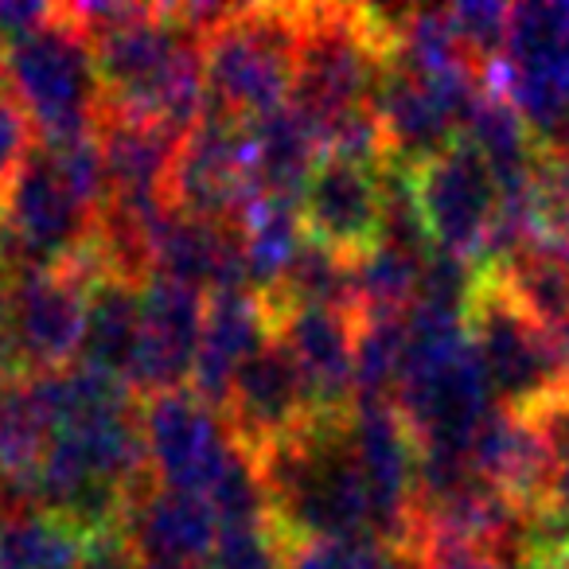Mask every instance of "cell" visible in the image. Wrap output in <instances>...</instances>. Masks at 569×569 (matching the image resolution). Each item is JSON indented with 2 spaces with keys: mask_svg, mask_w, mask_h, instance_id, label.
Here are the masks:
<instances>
[{
  "mask_svg": "<svg viewBox=\"0 0 569 569\" xmlns=\"http://www.w3.org/2000/svg\"><path fill=\"white\" fill-rule=\"evenodd\" d=\"M172 211L214 222H242L258 203L250 160V129L246 121L203 113L176 149L172 180H168Z\"/></svg>",
  "mask_w": 569,
  "mask_h": 569,
  "instance_id": "cell-12",
  "label": "cell"
},
{
  "mask_svg": "<svg viewBox=\"0 0 569 569\" xmlns=\"http://www.w3.org/2000/svg\"><path fill=\"white\" fill-rule=\"evenodd\" d=\"M12 515V507H9V499H4V491H0V527H4V519Z\"/></svg>",
  "mask_w": 569,
  "mask_h": 569,
  "instance_id": "cell-34",
  "label": "cell"
},
{
  "mask_svg": "<svg viewBox=\"0 0 569 569\" xmlns=\"http://www.w3.org/2000/svg\"><path fill=\"white\" fill-rule=\"evenodd\" d=\"M253 465L266 488L269 522L284 546L375 538L371 496L348 441V410L317 413L301 433L269 449Z\"/></svg>",
  "mask_w": 569,
  "mask_h": 569,
  "instance_id": "cell-1",
  "label": "cell"
},
{
  "mask_svg": "<svg viewBox=\"0 0 569 569\" xmlns=\"http://www.w3.org/2000/svg\"><path fill=\"white\" fill-rule=\"evenodd\" d=\"M348 441L363 488L371 496L375 538L402 546L410 535L413 496H418V445L395 402H351Z\"/></svg>",
  "mask_w": 569,
  "mask_h": 569,
  "instance_id": "cell-13",
  "label": "cell"
},
{
  "mask_svg": "<svg viewBox=\"0 0 569 569\" xmlns=\"http://www.w3.org/2000/svg\"><path fill=\"white\" fill-rule=\"evenodd\" d=\"M59 4H28V0H0V43L28 40L32 32H40L43 24L56 20Z\"/></svg>",
  "mask_w": 569,
  "mask_h": 569,
  "instance_id": "cell-32",
  "label": "cell"
},
{
  "mask_svg": "<svg viewBox=\"0 0 569 569\" xmlns=\"http://www.w3.org/2000/svg\"><path fill=\"white\" fill-rule=\"evenodd\" d=\"M250 129V160H253V188L258 199H281V203H297L317 172L320 157V137L293 106L269 110L261 118L246 121Z\"/></svg>",
  "mask_w": 569,
  "mask_h": 569,
  "instance_id": "cell-21",
  "label": "cell"
},
{
  "mask_svg": "<svg viewBox=\"0 0 569 569\" xmlns=\"http://www.w3.org/2000/svg\"><path fill=\"white\" fill-rule=\"evenodd\" d=\"M301 32V4H238L234 17L203 43V113L253 121L289 106Z\"/></svg>",
  "mask_w": 569,
  "mask_h": 569,
  "instance_id": "cell-4",
  "label": "cell"
},
{
  "mask_svg": "<svg viewBox=\"0 0 569 569\" xmlns=\"http://www.w3.org/2000/svg\"><path fill=\"white\" fill-rule=\"evenodd\" d=\"M297 214L312 246L356 266L382 238V164L320 157L297 199Z\"/></svg>",
  "mask_w": 569,
  "mask_h": 569,
  "instance_id": "cell-14",
  "label": "cell"
},
{
  "mask_svg": "<svg viewBox=\"0 0 569 569\" xmlns=\"http://www.w3.org/2000/svg\"><path fill=\"white\" fill-rule=\"evenodd\" d=\"M9 266L0 261V382H17L28 379V363L20 356L17 328H12V305H9Z\"/></svg>",
  "mask_w": 569,
  "mask_h": 569,
  "instance_id": "cell-33",
  "label": "cell"
},
{
  "mask_svg": "<svg viewBox=\"0 0 569 569\" xmlns=\"http://www.w3.org/2000/svg\"><path fill=\"white\" fill-rule=\"evenodd\" d=\"M121 530L144 566H207L222 519L207 499L149 480L137 496H129Z\"/></svg>",
  "mask_w": 569,
  "mask_h": 569,
  "instance_id": "cell-18",
  "label": "cell"
},
{
  "mask_svg": "<svg viewBox=\"0 0 569 569\" xmlns=\"http://www.w3.org/2000/svg\"><path fill=\"white\" fill-rule=\"evenodd\" d=\"M413 199L426 222L429 246L457 261L483 269L496 230L499 188L468 141H452L426 164L410 168Z\"/></svg>",
  "mask_w": 569,
  "mask_h": 569,
  "instance_id": "cell-10",
  "label": "cell"
},
{
  "mask_svg": "<svg viewBox=\"0 0 569 569\" xmlns=\"http://www.w3.org/2000/svg\"><path fill=\"white\" fill-rule=\"evenodd\" d=\"M507 20H511V4H496V0H476V4H449V24L457 36L465 59L480 74L503 59L507 43Z\"/></svg>",
  "mask_w": 569,
  "mask_h": 569,
  "instance_id": "cell-26",
  "label": "cell"
},
{
  "mask_svg": "<svg viewBox=\"0 0 569 569\" xmlns=\"http://www.w3.org/2000/svg\"><path fill=\"white\" fill-rule=\"evenodd\" d=\"M356 550L359 542H297L284 546V569H356Z\"/></svg>",
  "mask_w": 569,
  "mask_h": 569,
  "instance_id": "cell-31",
  "label": "cell"
},
{
  "mask_svg": "<svg viewBox=\"0 0 569 569\" xmlns=\"http://www.w3.org/2000/svg\"><path fill=\"white\" fill-rule=\"evenodd\" d=\"M538 144L569 141V4H511L503 59L483 74Z\"/></svg>",
  "mask_w": 569,
  "mask_h": 569,
  "instance_id": "cell-8",
  "label": "cell"
},
{
  "mask_svg": "<svg viewBox=\"0 0 569 569\" xmlns=\"http://www.w3.org/2000/svg\"><path fill=\"white\" fill-rule=\"evenodd\" d=\"M219 413L246 457L258 460L293 433H301L317 418V406L293 359L284 356L281 343L269 340L230 382V395Z\"/></svg>",
  "mask_w": 569,
  "mask_h": 569,
  "instance_id": "cell-15",
  "label": "cell"
},
{
  "mask_svg": "<svg viewBox=\"0 0 569 569\" xmlns=\"http://www.w3.org/2000/svg\"><path fill=\"white\" fill-rule=\"evenodd\" d=\"M36 144L40 141H36L32 121L17 106V98L9 94V87L0 82V191L24 168V160L32 157Z\"/></svg>",
  "mask_w": 569,
  "mask_h": 569,
  "instance_id": "cell-29",
  "label": "cell"
},
{
  "mask_svg": "<svg viewBox=\"0 0 569 569\" xmlns=\"http://www.w3.org/2000/svg\"><path fill=\"white\" fill-rule=\"evenodd\" d=\"M273 340L301 371L317 413H343L356 402V309L305 305L269 312Z\"/></svg>",
  "mask_w": 569,
  "mask_h": 569,
  "instance_id": "cell-17",
  "label": "cell"
},
{
  "mask_svg": "<svg viewBox=\"0 0 569 569\" xmlns=\"http://www.w3.org/2000/svg\"><path fill=\"white\" fill-rule=\"evenodd\" d=\"M207 297L188 284L149 277L141 289V332H137L133 367H129V390L137 398L183 390L191 379L203 332Z\"/></svg>",
  "mask_w": 569,
  "mask_h": 569,
  "instance_id": "cell-16",
  "label": "cell"
},
{
  "mask_svg": "<svg viewBox=\"0 0 569 569\" xmlns=\"http://www.w3.org/2000/svg\"><path fill=\"white\" fill-rule=\"evenodd\" d=\"M152 277L188 284L196 293H230L246 284L242 222H214L196 214L168 211L149 242Z\"/></svg>",
  "mask_w": 569,
  "mask_h": 569,
  "instance_id": "cell-19",
  "label": "cell"
},
{
  "mask_svg": "<svg viewBox=\"0 0 569 569\" xmlns=\"http://www.w3.org/2000/svg\"><path fill=\"white\" fill-rule=\"evenodd\" d=\"M141 569H207V566H141Z\"/></svg>",
  "mask_w": 569,
  "mask_h": 569,
  "instance_id": "cell-35",
  "label": "cell"
},
{
  "mask_svg": "<svg viewBox=\"0 0 569 569\" xmlns=\"http://www.w3.org/2000/svg\"><path fill=\"white\" fill-rule=\"evenodd\" d=\"M141 433L152 480L207 503H214V496L250 465L222 413L188 387L144 398Z\"/></svg>",
  "mask_w": 569,
  "mask_h": 569,
  "instance_id": "cell-9",
  "label": "cell"
},
{
  "mask_svg": "<svg viewBox=\"0 0 569 569\" xmlns=\"http://www.w3.org/2000/svg\"><path fill=\"white\" fill-rule=\"evenodd\" d=\"M141 566H144V561L137 558V550L129 546L121 522L87 530V538H82L79 569H141Z\"/></svg>",
  "mask_w": 569,
  "mask_h": 569,
  "instance_id": "cell-30",
  "label": "cell"
},
{
  "mask_svg": "<svg viewBox=\"0 0 569 569\" xmlns=\"http://www.w3.org/2000/svg\"><path fill=\"white\" fill-rule=\"evenodd\" d=\"M4 87L28 113L40 144L90 137L102 118V82L94 51L79 24L56 9V20L4 48Z\"/></svg>",
  "mask_w": 569,
  "mask_h": 569,
  "instance_id": "cell-6",
  "label": "cell"
},
{
  "mask_svg": "<svg viewBox=\"0 0 569 569\" xmlns=\"http://www.w3.org/2000/svg\"><path fill=\"white\" fill-rule=\"evenodd\" d=\"M207 569H284V538L266 519L222 522Z\"/></svg>",
  "mask_w": 569,
  "mask_h": 569,
  "instance_id": "cell-27",
  "label": "cell"
},
{
  "mask_svg": "<svg viewBox=\"0 0 569 569\" xmlns=\"http://www.w3.org/2000/svg\"><path fill=\"white\" fill-rule=\"evenodd\" d=\"M465 325L483 379L503 410L530 413L550 398L569 395V351L561 332L546 328L511 293L499 269H480Z\"/></svg>",
  "mask_w": 569,
  "mask_h": 569,
  "instance_id": "cell-3",
  "label": "cell"
},
{
  "mask_svg": "<svg viewBox=\"0 0 569 569\" xmlns=\"http://www.w3.org/2000/svg\"><path fill=\"white\" fill-rule=\"evenodd\" d=\"M9 273H12L9 281L12 328H17L28 375L63 371V367L79 363L82 332H87L90 281L102 273L94 242L71 266H56V269L9 266Z\"/></svg>",
  "mask_w": 569,
  "mask_h": 569,
  "instance_id": "cell-11",
  "label": "cell"
},
{
  "mask_svg": "<svg viewBox=\"0 0 569 569\" xmlns=\"http://www.w3.org/2000/svg\"><path fill=\"white\" fill-rule=\"evenodd\" d=\"M301 59H297L289 106L320 137L348 113L375 110V94L395 48L375 28L367 9L356 4H301Z\"/></svg>",
  "mask_w": 569,
  "mask_h": 569,
  "instance_id": "cell-5",
  "label": "cell"
},
{
  "mask_svg": "<svg viewBox=\"0 0 569 569\" xmlns=\"http://www.w3.org/2000/svg\"><path fill=\"white\" fill-rule=\"evenodd\" d=\"M102 110L160 121L188 133L207 110L203 36L180 24L172 4H144L141 17L87 36Z\"/></svg>",
  "mask_w": 569,
  "mask_h": 569,
  "instance_id": "cell-2",
  "label": "cell"
},
{
  "mask_svg": "<svg viewBox=\"0 0 569 569\" xmlns=\"http://www.w3.org/2000/svg\"><path fill=\"white\" fill-rule=\"evenodd\" d=\"M305 227L297 203H281V199H258L250 211L242 214V250H246V284L250 293L266 297L289 261L301 253Z\"/></svg>",
  "mask_w": 569,
  "mask_h": 569,
  "instance_id": "cell-23",
  "label": "cell"
},
{
  "mask_svg": "<svg viewBox=\"0 0 569 569\" xmlns=\"http://www.w3.org/2000/svg\"><path fill=\"white\" fill-rule=\"evenodd\" d=\"M406 367V312H359L356 402H395Z\"/></svg>",
  "mask_w": 569,
  "mask_h": 569,
  "instance_id": "cell-25",
  "label": "cell"
},
{
  "mask_svg": "<svg viewBox=\"0 0 569 569\" xmlns=\"http://www.w3.org/2000/svg\"><path fill=\"white\" fill-rule=\"evenodd\" d=\"M269 340H273V328H269V312L258 293H250V289L211 293L203 309V332H199V351L188 390H196L203 402H211L219 410L227 402L230 382L238 379V371Z\"/></svg>",
  "mask_w": 569,
  "mask_h": 569,
  "instance_id": "cell-20",
  "label": "cell"
},
{
  "mask_svg": "<svg viewBox=\"0 0 569 569\" xmlns=\"http://www.w3.org/2000/svg\"><path fill=\"white\" fill-rule=\"evenodd\" d=\"M82 538L63 515L20 507L0 527V569H79Z\"/></svg>",
  "mask_w": 569,
  "mask_h": 569,
  "instance_id": "cell-24",
  "label": "cell"
},
{
  "mask_svg": "<svg viewBox=\"0 0 569 569\" xmlns=\"http://www.w3.org/2000/svg\"><path fill=\"white\" fill-rule=\"evenodd\" d=\"M0 82H4V43H0Z\"/></svg>",
  "mask_w": 569,
  "mask_h": 569,
  "instance_id": "cell-36",
  "label": "cell"
},
{
  "mask_svg": "<svg viewBox=\"0 0 569 569\" xmlns=\"http://www.w3.org/2000/svg\"><path fill=\"white\" fill-rule=\"evenodd\" d=\"M418 569H511L496 550L476 542H460V538H418L406 546Z\"/></svg>",
  "mask_w": 569,
  "mask_h": 569,
  "instance_id": "cell-28",
  "label": "cell"
},
{
  "mask_svg": "<svg viewBox=\"0 0 569 569\" xmlns=\"http://www.w3.org/2000/svg\"><path fill=\"white\" fill-rule=\"evenodd\" d=\"M98 207L79 196L48 144H36L0 191V261L12 269L71 266L90 250Z\"/></svg>",
  "mask_w": 569,
  "mask_h": 569,
  "instance_id": "cell-7",
  "label": "cell"
},
{
  "mask_svg": "<svg viewBox=\"0 0 569 569\" xmlns=\"http://www.w3.org/2000/svg\"><path fill=\"white\" fill-rule=\"evenodd\" d=\"M141 289L118 273H98L87 297V332H82L79 363L102 371L129 387L137 332H141Z\"/></svg>",
  "mask_w": 569,
  "mask_h": 569,
  "instance_id": "cell-22",
  "label": "cell"
}]
</instances>
